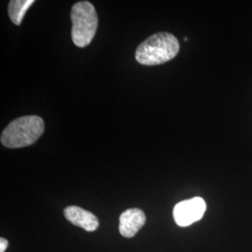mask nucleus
I'll return each mask as SVG.
<instances>
[{"instance_id": "nucleus-5", "label": "nucleus", "mask_w": 252, "mask_h": 252, "mask_svg": "<svg viewBox=\"0 0 252 252\" xmlns=\"http://www.w3.org/2000/svg\"><path fill=\"white\" fill-rule=\"evenodd\" d=\"M146 223V215L139 208H129L120 216L119 231L126 238L134 237Z\"/></svg>"}, {"instance_id": "nucleus-4", "label": "nucleus", "mask_w": 252, "mask_h": 252, "mask_svg": "<svg viewBox=\"0 0 252 252\" xmlns=\"http://www.w3.org/2000/svg\"><path fill=\"white\" fill-rule=\"evenodd\" d=\"M207 210V204L201 197L184 200L177 204L173 216L176 223L180 227H187L200 220Z\"/></svg>"}, {"instance_id": "nucleus-8", "label": "nucleus", "mask_w": 252, "mask_h": 252, "mask_svg": "<svg viewBox=\"0 0 252 252\" xmlns=\"http://www.w3.org/2000/svg\"><path fill=\"white\" fill-rule=\"evenodd\" d=\"M9 246V242L6 238L1 237L0 238V252H5Z\"/></svg>"}, {"instance_id": "nucleus-2", "label": "nucleus", "mask_w": 252, "mask_h": 252, "mask_svg": "<svg viewBox=\"0 0 252 252\" xmlns=\"http://www.w3.org/2000/svg\"><path fill=\"white\" fill-rule=\"evenodd\" d=\"M44 128V122L39 116H23L9 123L2 132L0 140L6 148H24L34 144L43 134Z\"/></svg>"}, {"instance_id": "nucleus-6", "label": "nucleus", "mask_w": 252, "mask_h": 252, "mask_svg": "<svg viewBox=\"0 0 252 252\" xmlns=\"http://www.w3.org/2000/svg\"><path fill=\"white\" fill-rule=\"evenodd\" d=\"M65 219L72 224L79 226L87 232H94L99 226L97 217L90 211L77 206H69L63 210Z\"/></svg>"}, {"instance_id": "nucleus-3", "label": "nucleus", "mask_w": 252, "mask_h": 252, "mask_svg": "<svg viewBox=\"0 0 252 252\" xmlns=\"http://www.w3.org/2000/svg\"><path fill=\"white\" fill-rule=\"evenodd\" d=\"M70 16L74 44L80 48L89 45L98 27V16L94 5L89 1L77 2L73 5Z\"/></svg>"}, {"instance_id": "nucleus-7", "label": "nucleus", "mask_w": 252, "mask_h": 252, "mask_svg": "<svg viewBox=\"0 0 252 252\" xmlns=\"http://www.w3.org/2000/svg\"><path fill=\"white\" fill-rule=\"evenodd\" d=\"M34 0H12L9 3V18L12 23L16 26H20L27 9H29L32 4H34Z\"/></svg>"}, {"instance_id": "nucleus-1", "label": "nucleus", "mask_w": 252, "mask_h": 252, "mask_svg": "<svg viewBox=\"0 0 252 252\" xmlns=\"http://www.w3.org/2000/svg\"><path fill=\"white\" fill-rule=\"evenodd\" d=\"M180 43L171 33L161 32L148 37L135 51V59L143 65H158L177 56Z\"/></svg>"}]
</instances>
